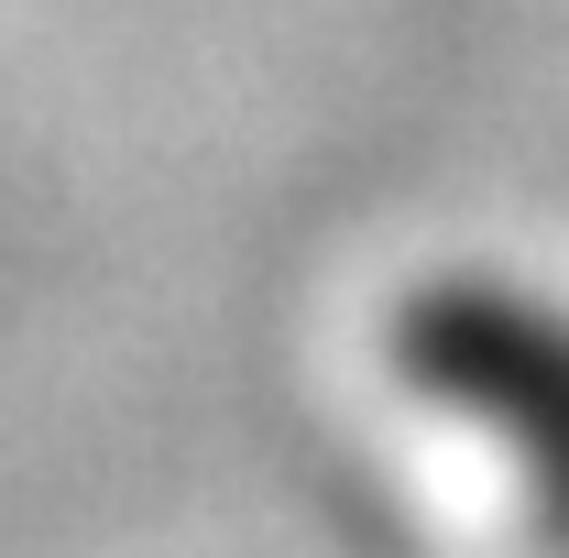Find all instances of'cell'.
<instances>
[{
  "instance_id": "obj_1",
  "label": "cell",
  "mask_w": 569,
  "mask_h": 558,
  "mask_svg": "<svg viewBox=\"0 0 569 558\" xmlns=\"http://www.w3.org/2000/svg\"><path fill=\"white\" fill-rule=\"evenodd\" d=\"M395 361L438 406L493 427L503 460H526L537 526L569 558V307L537 285L493 275H438L395 307Z\"/></svg>"
}]
</instances>
